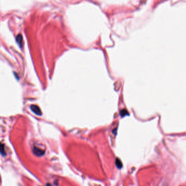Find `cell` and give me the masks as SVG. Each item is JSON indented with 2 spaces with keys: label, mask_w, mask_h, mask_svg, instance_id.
I'll return each instance as SVG.
<instances>
[{
  "label": "cell",
  "mask_w": 186,
  "mask_h": 186,
  "mask_svg": "<svg viewBox=\"0 0 186 186\" xmlns=\"http://www.w3.org/2000/svg\"><path fill=\"white\" fill-rule=\"evenodd\" d=\"M16 40L18 44L20 45V46H21V45L22 44V36L21 35H19L18 36H17V37L16 38Z\"/></svg>",
  "instance_id": "obj_3"
},
{
  "label": "cell",
  "mask_w": 186,
  "mask_h": 186,
  "mask_svg": "<svg viewBox=\"0 0 186 186\" xmlns=\"http://www.w3.org/2000/svg\"><path fill=\"white\" fill-rule=\"evenodd\" d=\"M120 115L121 116H122V117H124V116H125L126 115H128V112L126 109H123L120 112Z\"/></svg>",
  "instance_id": "obj_5"
},
{
  "label": "cell",
  "mask_w": 186,
  "mask_h": 186,
  "mask_svg": "<svg viewBox=\"0 0 186 186\" xmlns=\"http://www.w3.org/2000/svg\"><path fill=\"white\" fill-rule=\"evenodd\" d=\"M30 108H31V110L32 111V112H34L36 115H38V116L42 115V112H41L40 108H39L38 106L32 105L30 107Z\"/></svg>",
  "instance_id": "obj_1"
},
{
  "label": "cell",
  "mask_w": 186,
  "mask_h": 186,
  "mask_svg": "<svg viewBox=\"0 0 186 186\" xmlns=\"http://www.w3.org/2000/svg\"><path fill=\"white\" fill-rule=\"evenodd\" d=\"M115 163H116V167H117L118 169H121V167H122V163L120 160V159L116 158V161H115Z\"/></svg>",
  "instance_id": "obj_4"
},
{
  "label": "cell",
  "mask_w": 186,
  "mask_h": 186,
  "mask_svg": "<svg viewBox=\"0 0 186 186\" xmlns=\"http://www.w3.org/2000/svg\"><path fill=\"white\" fill-rule=\"evenodd\" d=\"M33 152L35 155L37 156H42L44 154V151L42 150L39 148H38L37 147H34L33 149Z\"/></svg>",
  "instance_id": "obj_2"
}]
</instances>
